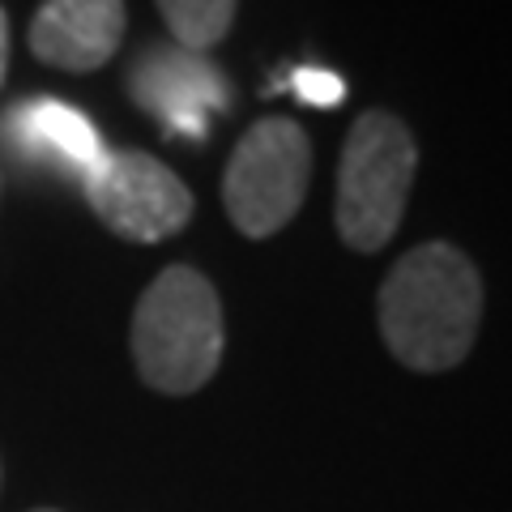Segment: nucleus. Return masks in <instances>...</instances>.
<instances>
[{
	"label": "nucleus",
	"mask_w": 512,
	"mask_h": 512,
	"mask_svg": "<svg viewBox=\"0 0 512 512\" xmlns=\"http://www.w3.org/2000/svg\"><path fill=\"white\" fill-rule=\"evenodd\" d=\"M380 338L410 372H453L483 325V274L457 244L431 239L402 252L376 295Z\"/></svg>",
	"instance_id": "obj_1"
},
{
	"label": "nucleus",
	"mask_w": 512,
	"mask_h": 512,
	"mask_svg": "<svg viewBox=\"0 0 512 512\" xmlns=\"http://www.w3.org/2000/svg\"><path fill=\"white\" fill-rule=\"evenodd\" d=\"M133 363L146 389L163 397H188L214 380L227 325L214 282L192 265H167L133 308Z\"/></svg>",
	"instance_id": "obj_2"
},
{
	"label": "nucleus",
	"mask_w": 512,
	"mask_h": 512,
	"mask_svg": "<svg viewBox=\"0 0 512 512\" xmlns=\"http://www.w3.org/2000/svg\"><path fill=\"white\" fill-rule=\"evenodd\" d=\"M414 171H419V141L402 116L372 107L350 124L333 197V227L350 252H380L397 235Z\"/></svg>",
	"instance_id": "obj_3"
},
{
	"label": "nucleus",
	"mask_w": 512,
	"mask_h": 512,
	"mask_svg": "<svg viewBox=\"0 0 512 512\" xmlns=\"http://www.w3.org/2000/svg\"><path fill=\"white\" fill-rule=\"evenodd\" d=\"M312 188V137L291 116L256 120L222 171V210L244 239H269L303 210Z\"/></svg>",
	"instance_id": "obj_4"
},
{
	"label": "nucleus",
	"mask_w": 512,
	"mask_h": 512,
	"mask_svg": "<svg viewBox=\"0 0 512 512\" xmlns=\"http://www.w3.org/2000/svg\"><path fill=\"white\" fill-rule=\"evenodd\" d=\"M82 192L99 222L128 244H163L192 222V188L146 150H103L82 175Z\"/></svg>",
	"instance_id": "obj_5"
},
{
	"label": "nucleus",
	"mask_w": 512,
	"mask_h": 512,
	"mask_svg": "<svg viewBox=\"0 0 512 512\" xmlns=\"http://www.w3.org/2000/svg\"><path fill=\"white\" fill-rule=\"evenodd\" d=\"M128 90L133 99L150 111V116L167 120L171 133L175 128H192V133H205V111L227 107V77L205 56L184 52V47H167V43H150L141 60L133 64V77H128Z\"/></svg>",
	"instance_id": "obj_6"
},
{
	"label": "nucleus",
	"mask_w": 512,
	"mask_h": 512,
	"mask_svg": "<svg viewBox=\"0 0 512 512\" xmlns=\"http://www.w3.org/2000/svg\"><path fill=\"white\" fill-rule=\"evenodd\" d=\"M124 39V0H43L26 47L60 73H94L116 60Z\"/></svg>",
	"instance_id": "obj_7"
},
{
	"label": "nucleus",
	"mask_w": 512,
	"mask_h": 512,
	"mask_svg": "<svg viewBox=\"0 0 512 512\" xmlns=\"http://www.w3.org/2000/svg\"><path fill=\"white\" fill-rule=\"evenodd\" d=\"M5 128L26 158H47L60 171L86 175L99 163V133L77 107L60 99H26L5 111Z\"/></svg>",
	"instance_id": "obj_8"
},
{
	"label": "nucleus",
	"mask_w": 512,
	"mask_h": 512,
	"mask_svg": "<svg viewBox=\"0 0 512 512\" xmlns=\"http://www.w3.org/2000/svg\"><path fill=\"white\" fill-rule=\"evenodd\" d=\"M154 5H158V13H163L175 47L205 56L210 47H218L231 35L239 0H154Z\"/></svg>",
	"instance_id": "obj_9"
},
{
	"label": "nucleus",
	"mask_w": 512,
	"mask_h": 512,
	"mask_svg": "<svg viewBox=\"0 0 512 512\" xmlns=\"http://www.w3.org/2000/svg\"><path fill=\"white\" fill-rule=\"evenodd\" d=\"M295 94L303 103H312V107H333V103H342V77H333L325 69H299L295 77Z\"/></svg>",
	"instance_id": "obj_10"
},
{
	"label": "nucleus",
	"mask_w": 512,
	"mask_h": 512,
	"mask_svg": "<svg viewBox=\"0 0 512 512\" xmlns=\"http://www.w3.org/2000/svg\"><path fill=\"white\" fill-rule=\"evenodd\" d=\"M9 47H13V39H9V13H5V5H0V86H5V77H9Z\"/></svg>",
	"instance_id": "obj_11"
},
{
	"label": "nucleus",
	"mask_w": 512,
	"mask_h": 512,
	"mask_svg": "<svg viewBox=\"0 0 512 512\" xmlns=\"http://www.w3.org/2000/svg\"><path fill=\"white\" fill-rule=\"evenodd\" d=\"M35 512H56V508H35Z\"/></svg>",
	"instance_id": "obj_12"
},
{
	"label": "nucleus",
	"mask_w": 512,
	"mask_h": 512,
	"mask_svg": "<svg viewBox=\"0 0 512 512\" xmlns=\"http://www.w3.org/2000/svg\"><path fill=\"white\" fill-rule=\"evenodd\" d=\"M0 478H5V470H0Z\"/></svg>",
	"instance_id": "obj_13"
}]
</instances>
